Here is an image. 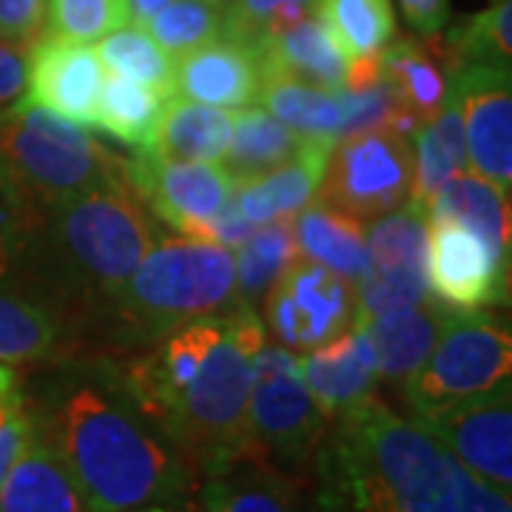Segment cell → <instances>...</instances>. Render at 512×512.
Segmentation results:
<instances>
[{"label":"cell","instance_id":"49","mask_svg":"<svg viewBox=\"0 0 512 512\" xmlns=\"http://www.w3.org/2000/svg\"><path fill=\"white\" fill-rule=\"evenodd\" d=\"M134 512H194V501L191 504H177V507H146V510Z\"/></svg>","mask_w":512,"mask_h":512},{"label":"cell","instance_id":"16","mask_svg":"<svg viewBox=\"0 0 512 512\" xmlns=\"http://www.w3.org/2000/svg\"><path fill=\"white\" fill-rule=\"evenodd\" d=\"M103 66L94 49L60 37H43L29 49L26 100L74 126L94 128V111L103 89Z\"/></svg>","mask_w":512,"mask_h":512},{"label":"cell","instance_id":"8","mask_svg":"<svg viewBox=\"0 0 512 512\" xmlns=\"http://www.w3.org/2000/svg\"><path fill=\"white\" fill-rule=\"evenodd\" d=\"M510 330L484 311L453 313L419 373L404 382L413 413L484 396L510 382Z\"/></svg>","mask_w":512,"mask_h":512},{"label":"cell","instance_id":"34","mask_svg":"<svg viewBox=\"0 0 512 512\" xmlns=\"http://www.w3.org/2000/svg\"><path fill=\"white\" fill-rule=\"evenodd\" d=\"M296 256L299 248L293 237V217L259 225L234 254L239 302L256 308V302H262V296L271 291V285L285 274V268Z\"/></svg>","mask_w":512,"mask_h":512},{"label":"cell","instance_id":"2","mask_svg":"<svg viewBox=\"0 0 512 512\" xmlns=\"http://www.w3.org/2000/svg\"><path fill=\"white\" fill-rule=\"evenodd\" d=\"M29 413L92 512L194 501L200 476L134 404L117 370H66Z\"/></svg>","mask_w":512,"mask_h":512},{"label":"cell","instance_id":"30","mask_svg":"<svg viewBox=\"0 0 512 512\" xmlns=\"http://www.w3.org/2000/svg\"><path fill=\"white\" fill-rule=\"evenodd\" d=\"M171 97L174 94L157 92L123 77L103 80L97 111H94V128L106 131L123 146L143 151L151 146Z\"/></svg>","mask_w":512,"mask_h":512},{"label":"cell","instance_id":"48","mask_svg":"<svg viewBox=\"0 0 512 512\" xmlns=\"http://www.w3.org/2000/svg\"><path fill=\"white\" fill-rule=\"evenodd\" d=\"M12 265V225H9V214L0 200V279L6 276Z\"/></svg>","mask_w":512,"mask_h":512},{"label":"cell","instance_id":"1","mask_svg":"<svg viewBox=\"0 0 512 512\" xmlns=\"http://www.w3.org/2000/svg\"><path fill=\"white\" fill-rule=\"evenodd\" d=\"M265 328L254 308L185 322L117 370L126 393L200 478L251 453L248 402Z\"/></svg>","mask_w":512,"mask_h":512},{"label":"cell","instance_id":"6","mask_svg":"<svg viewBox=\"0 0 512 512\" xmlns=\"http://www.w3.org/2000/svg\"><path fill=\"white\" fill-rule=\"evenodd\" d=\"M239 305L234 251L180 234L154 239L114 302L131 325L157 336Z\"/></svg>","mask_w":512,"mask_h":512},{"label":"cell","instance_id":"4","mask_svg":"<svg viewBox=\"0 0 512 512\" xmlns=\"http://www.w3.org/2000/svg\"><path fill=\"white\" fill-rule=\"evenodd\" d=\"M126 163L83 126L32 100L0 111V200L12 237L97 185L123 180Z\"/></svg>","mask_w":512,"mask_h":512},{"label":"cell","instance_id":"33","mask_svg":"<svg viewBox=\"0 0 512 512\" xmlns=\"http://www.w3.org/2000/svg\"><path fill=\"white\" fill-rule=\"evenodd\" d=\"M319 18L348 63L382 55L384 46L396 40L393 0H322Z\"/></svg>","mask_w":512,"mask_h":512},{"label":"cell","instance_id":"40","mask_svg":"<svg viewBox=\"0 0 512 512\" xmlns=\"http://www.w3.org/2000/svg\"><path fill=\"white\" fill-rule=\"evenodd\" d=\"M282 3L293 0H228L222 6V37L231 43H242L248 49H256L265 37V26ZM296 3H313L319 6L322 0H296Z\"/></svg>","mask_w":512,"mask_h":512},{"label":"cell","instance_id":"25","mask_svg":"<svg viewBox=\"0 0 512 512\" xmlns=\"http://www.w3.org/2000/svg\"><path fill=\"white\" fill-rule=\"evenodd\" d=\"M234 114L171 97L148 151L168 163H222L234 134Z\"/></svg>","mask_w":512,"mask_h":512},{"label":"cell","instance_id":"35","mask_svg":"<svg viewBox=\"0 0 512 512\" xmlns=\"http://www.w3.org/2000/svg\"><path fill=\"white\" fill-rule=\"evenodd\" d=\"M94 55L114 77L174 94V57H168L140 26H123L106 35Z\"/></svg>","mask_w":512,"mask_h":512},{"label":"cell","instance_id":"18","mask_svg":"<svg viewBox=\"0 0 512 512\" xmlns=\"http://www.w3.org/2000/svg\"><path fill=\"white\" fill-rule=\"evenodd\" d=\"M296 359L311 399L328 419L376 396V353L362 325H350L328 345Z\"/></svg>","mask_w":512,"mask_h":512},{"label":"cell","instance_id":"3","mask_svg":"<svg viewBox=\"0 0 512 512\" xmlns=\"http://www.w3.org/2000/svg\"><path fill=\"white\" fill-rule=\"evenodd\" d=\"M308 478L319 512H456L439 441L376 396L330 419Z\"/></svg>","mask_w":512,"mask_h":512},{"label":"cell","instance_id":"5","mask_svg":"<svg viewBox=\"0 0 512 512\" xmlns=\"http://www.w3.org/2000/svg\"><path fill=\"white\" fill-rule=\"evenodd\" d=\"M43 225L49 228L63 279L111 302L120 299L134 268L157 239L154 220L128 188L126 177L63 202Z\"/></svg>","mask_w":512,"mask_h":512},{"label":"cell","instance_id":"15","mask_svg":"<svg viewBox=\"0 0 512 512\" xmlns=\"http://www.w3.org/2000/svg\"><path fill=\"white\" fill-rule=\"evenodd\" d=\"M464 123L467 165L473 174L510 194L512 188V80L510 66H461L453 74Z\"/></svg>","mask_w":512,"mask_h":512},{"label":"cell","instance_id":"9","mask_svg":"<svg viewBox=\"0 0 512 512\" xmlns=\"http://www.w3.org/2000/svg\"><path fill=\"white\" fill-rule=\"evenodd\" d=\"M410 183V140L390 128H376L333 143L316 185V202L373 225L410 202Z\"/></svg>","mask_w":512,"mask_h":512},{"label":"cell","instance_id":"22","mask_svg":"<svg viewBox=\"0 0 512 512\" xmlns=\"http://www.w3.org/2000/svg\"><path fill=\"white\" fill-rule=\"evenodd\" d=\"M450 316L453 313L427 296L413 308L384 313L365 322L362 328L376 353L379 379L390 384L410 382L419 373V367L427 362L430 350L436 348Z\"/></svg>","mask_w":512,"mask_h":512},{"label":"cell","instance_id":"29","mask_svg":"<svg viewBox=\"0 0 512 512\" xmlns=\"http://www.w3.org/2000/svg\"><path fill=\"white\" fill-rule=\"evenodd\" d=\"M293 237L299 256L319 262L333 274L345 276L353 285L367 268L365 225L333 211L322 202H311L293 217Z\"/></svg>","mask_w":512,"mask_h":512},{"label":"cell","instance_id":"39","mask_svg":"<svg viewBox=\"0 0 512 512\" xmlns=\"http://www.w3.org/2000/svg\"><path fill=\"white\" fill-rule=\"evenodd\" d=\"M402 109L404 106L399 94L384 77L376 86L362 89V92H342V111H345L342 137H353V134H362V131H376V128H390L393 117Z\"/></svg>","mask_w":512,"mask_h":512},{"label":"cell","instance_id":"17","mask_svg":"<svg viewBox=\"0 0 512 512\" xmlns=\"http://www.w3.org/2000/svg\"><path fill=\"white\" fill-rule=\"evenodd\" d=\"M194 512H319L311 478L245 456L200 478Z\"/></svg>","mask_w":512,"mask_h":512},{"label":"cell","instance_id":"50","mask_svg":"<svg viewBox=\"0 0 512 512\" xmlns=\"http://www.w3.org/2000/svg\"><path fill=\"white\" fill-rule=\"evenodd\" d=\"M205 3H211V6H217V9H222V6H225L228 0H205Z\"/></svg>","mask_w":512,"mask_h":512},{"label":"cell","instance_id":"12","mask_svg":"<svg viewBox=\"0 0 512 512\" xmlns=\"http://www.w3.org/2000/svg\"><path fill=\"white\" fill-rule=\"evenodd\" d=\"M421 427L456 458L461 467L490 487L512 490V387L419 413Z\"/></svg>","mask_w":512,"mask_h":512},{"label":"cell","instance_id":"26","mask_svg":"<svg viewBox=\"0 0 512 512\" xmlns=\"http://www.w3.org/2000/svg\"><path fill=\"white\" fill-rule=\"evenodd\" d=\"M313 143H325V140H308L285 123H279L274 114L251 106L234 114V134H231V146L222 157V171L231 177V183L256 180L296 160Z\"/></svg>","mask_w":512,"mask_h":512},{"label":"cell","instance_id":"28","mask_svg":"<svg viewBox=\"0 0 512 512\" xmlns=\"http://www.w3.org/2000/svg\"><path fill=\"white\" fill-rule=\"evenodd\" d=\"M467 165V143H464V123L456 94L450 92L441 114L421 128L413 146V183H410V202L427 217V208L441 185L464 174Z\"/></svg>","mask_w":512,"mask_h":512},{"label":"cell","instance_id":"31","mask_svg":"<svg viewBox=\"0 0 512 512\" xmlns=\"http://www.w3.org/2000/svg\"><path fill=\"white\" fill-rule=\"evenodd\" d=\"M262 109L274 114L279 123L308 137V140H325L336 143L342 137L345 111H342V92L313 89L293 80L268 77L262 80L259 100Z\"/></svg>","mask_w":512,"mask_h":512},{"label":"cell","instance_id":"42","mask_svg":"<svg viewBox=\"0 0 512 512\" xmlns=\"http://www.w3.org/2000/svg\"><path fill=\"white\" fill-rule=\"evenodd\" d=\"M46 32V0H0V40L32 49Z\"/></svg>","mask_w":512,"mask_h":512},{"label":"cell","instance_id":"13","mask_svg":"<svg viewBox=\"0 0 512 512\" xmlns=\"http://www.w3.org/2000/svg\"><path fill=\"white\" fill-rule=\"evenodd\" d=\"M427 293L450 313H478L510 299V259H501L470 228L427 220Z\"/></svg>","mask_w":512,"mask_h":512},{"label":"cell","instance_id":"21","mask_svg":"<svg viewBox=\"0 0 512 512\" xmlns=\"http://www.w3.org/2000/svg\"><path fill=\"white\" fill-rule=\"evenodd\" d=\"M254 52L262 80L279 77V80H293L313 89H328V92L345 89L348 60L336 49L328 26L319 15L302 20L299 26H293L282 35L268 37Z\"/></svg>","mask_w":512,"mask_h":512},{"label":"cell","instance_id":"14","mask_svg":"<svg viewBox=\"0 0 512 512\" xmlns=\"http://www.w3.org/2000/svg\"><path fill=\"white\" fill-rule=\"evenodd\" d=\"M126 183L157 220L171 225L180 237L194 239L231 200V177L220 165L168 163L148 148L134 151L126 163Z\"/></svg>","mask_w":512,"mask_h":512},{"label":"cell","instance_id":"37","mask_svg":"<svg viewBox=\"0 0 512 512\" xmlns=\"http://www.w3.org/2000/svg\"><path fill=\"white\" fill-rule=\"evenodd\" d=\"M168 57H183L222 37V12L205 0H171L143 26Z\"/></svg>","mask_w":512,"mask_h":512},{"label":"cell","instance_id":"27","mask_svg":"<svg viewBox=\"0 0 512 512\" xmlns=\"http://www.w3.org/2000/svg\"><path fill=\"white\" fill-rule=\"evenodd\" d=\"M427 220H450L470 228L501 259H510V194L478 174H458L441 185Z\"/></svg>","mask_w":512,"mask_h":512},{"label":"cell","instance_id":"47","mask_svg":"<svg viewBox=\"0 0 512 512\" xmlns=\"http://www.w3.org/2000/svg\"><path fill=\"white\" fill-rule=\"evenodd\" d=\"M171 0H128V23L131 26H146L157 12H163Z\"/></svg>","mask_w":512,"mask_h":512},{"label":"cell","instance_id":"20","mask_svg":"<svg viewBox=\"0 0 512 512\" xmlns=\"http://www.w3.org/2000/svg\"><path fill=\"white\" fill-rule=\"evenodd\" d=\"M379 57L382 77L396 89L404 109L416 114L421 126L433 123L450 97V83L458 72L444 46V35L390 40Z\"/></svg>","mask_w":512,"mask_h":512},{"label":"cell","instance_id":"43","mask_svg":"<svg viewBox=\"0 0 512 512\" xmlns=\"http://www.w3.org/2000/svg\"><path fill=\"white\" fill-rule=\"evenodd\" d=\"M29 86V55L0 40V111L18 106Z\"/></svg>","mask_w":512,"mask_h":512},{"label":"cell","instance_id":"44","mask_svg":"<svg viewBox=\"0 0 512 512\" xmlns=\"http://www.w3.org/2000/svg\"><path fill=\"white\" fill-rule=\"evenodd\" d=\"M404 20L421 37L436 35L450 20V0H399Z\"/></svg>","mask_w":512,"mask_h":512},{"label":"cell","instance_id":"46","mask_svg":"<svg viewBox=\"0 0 512 512\" xmlns=\"http://www.w3.org/2000/svg\"><path fill=\"white\" fill-rule=\"evenodd\" d=\"M23 410H26V399H23L20 379L12 367L0 365V430Z\"/></svg>","mask_w":512,"mask_h":512},{"label":"cell","instance_id":"38","mask_svg":"<svg viewBox=\"0 0 512 512\" xmlns=\"http://www.w3.org/2000/svg\"><path fill=\"white\" fill-rule=\"evenodd\" d=\"M46 26L69 43H97L128 26V0H46Z\"/></svg>","mask_w":512,"mask_h":512},{"label":"cell","instance_id":"36","mask_svg":"<svg viewBox=\"0 0 512 512\" xmlns=\"http://www.w3.org/2000/svg\"><path fill=\"white\" fill-rule=\"evenodd\" d=\"M453 66H510L512 57V0H490L478 15L444 35Z\"/></svg>","mask_w":512,"mask_h":512},{"label":"cell","instance_id":"41","mask_svg":"<svg viewBox=\"0 0 512 512\" xmlns=\"http://www.w3.org/2000/svg\"><path fill=\"white\" fill-rule=\"evenodd\" d=\"M444 467H447V478H450L453 510L456 512H512L510 493H501V490L490 487L487 481L473 476L447 450H444Z\"/></svg>","mask_w":512,"mask_h":512},{"label":"cell","instance_id":"10","mask_svg":"<svg viewBox=\"0 0 512 512\" xmlns=\"http://www.w3.org/2000/svg\"><path fill=\"white\" fill-rule=\"evenodd\" d=\"M262 328L296 356L328 345L356 319V285L319 262L296 256L262 296Z\"/></svg>","mask_w":512,"mask_h":512},{"label":"cell","instance_id":"45","mask_svg":"<svg viewBox=\"0 0 512 512\" xmlns=\"http://www.w3.org/2000/svg\"><path fill=\"white\" fill-rule=\"evenodd\" d=\"M32 427H35V424H32L29 404H26V410L18 413L15 419L0 430V484H3L6 473L12 470V464L18 461L20 453H23V447L32 439Z\"/></svg>","mask_w":512,"mask_h":512},{"label":"cell","instance_id":"23","mask_svg":"<svg viewBox=\"0 0 512 512\" xmlns=\"http://www.w3.org/2000/svg\"><path fill=\"white\" fill-rule=\"evenodd\" d=\"M35 424V421H32ZM0 512H92L74 478L32 427V439L0 484Z\"/></svg>","mask_w":512,"mask_h":512},{"label":"cell","instance_id":"7","mask_svg":"<svg viewBox=\"0 0 512 512\" xmlns=\"http://www.w3.org/2000/svg\"><path fill=\"white\" fill-rule=\"evenodd\" d=\"M330 419L316 407L299 376V359L279 345H262L254 359L248 402L251 453L276 467L308 476Z\"/></svg>","mask_w":512,"mask_h":512},{"label":"cell","instance_id":"11","mask_svg":"<svg viewBox=\"0 0 512 512\" xmlns=\"http://www.w3.org/2000/svg\"><path fill=\"white\" fill-rule=\"evenodd\" d=\"M427 217L404 205L370 225L367 268L356 282V319L365 325L384 313L413 308L427 293Z\"/></svg>","mask_w":512,"mask_h":512},{"label":"cell","instance_id":"19","mask_svg":"<svg viewBox=\"0 0 512 512\" xmlns=\"http://www.w3.org/2000/svg\"><path fill=\"white\" fill-rule=\"evenodd\" d=\"M262 74L254 49L214 40L174 60V97L214 109L242 111L256 106Z\"/></svg>","mask_w":512,"mask_h":512},{"label":"cell","instance_id":"24","mask_svg":"<svg viewBox=\"0 0 512 512\" xmlns=\"http://www.w3.org/2000/svg\"><path fill=\"white\" fill-rule=\"evenodd\" d=\"M333 143H313L296 160L285 163L265 177L234 183L231 202L251 225H265L282 217H296L316 200V185Z\"/></svg>","mask_w":512,"mask_h":512},{"label":"cell","instance_id":"32","mask_svg":"<svg viewBox=\"0 0 512 512\" xmlns=\"http://www.w3.org/2000/svg\"><path fill=\"white\" fill-rule=\"evenodd\" d=\"M66 345V325L32 299L0 291V365H29Z\"/></svg>","mask_w":512,"mask_h":512}]
</instances>
